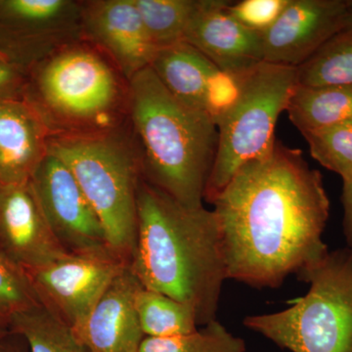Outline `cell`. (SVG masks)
I'll use <instances>...</instances> for the list:
<instances>
[{
	"label": "cell",
	"mask_w": 352,
	"mask_h": 352,
	"mask_svg": "<svg viewBox=\"0 0 352 352\" xmlns=\"http://www.w3.org/2000/svg\"><path fill=\"white\" fill-rule=\"evenodd\" d=\"M139 285L129 267L113 282L76 337L87 352H138L145 338L134 307Z\"/></svg>",
	"instance_id": "2e32d148"
},
{
	"label": "cell",
	"mask_w": 352,
	"mask_h": 352,
	"mask_svg": "<svg viewBox=\"0 0 352 352\" xmlns=\"http://www.w3.org/2000/svg\"><path fill=\"white\" fill-rule=\"evenodd\" d=\"M135 4L157 50L185 41L197 0H135Z\"/></svg>",
	"instance_id": "7402d4cb"
},
{
	"label": "cell",
	"mask_w": 352,
	"mask_h": 352,
	"mask_svg": "<svg viewBox=\"0 0 352 352\" xmlns=\"http://www.w3.org/2000/svg\"><path fill=\"white\" fill-rule=\"evenodd\" d=\"M0 338H1V327H0Z\"/></svg>",
	"instance_id": "4dcf8cb0"
},
{
	"label": "cell",
	"mask_w": 352,
	"mask_h": 352,
	"mask_svg": "<svg viewBox=\"0 0 352 352\" xmlns=\"http://www.w3.org/2000/svg\"><path fill=\"white\" fill-rule=\"evenodd\" d=\"M129 268L141 286L193 308L199 326L217 320L227 271L214 210L185 207L141 177Z\"/></svg>",
	"instance_id": "7a4b0ae2"
},
{
	"label": "cell",
	"mask_w": 352,
	"mask_h": 352,
	"mask_svg": "<svg viewBox=\"0 0 352 352\" xmlns=\"http://www.w3.org/2000/svg\"><path fill=\"white\" fill-rule=\"evenodd\" d=\"M129 129L141 177L185 207H204L219 141L207 113L177 100L148 67L131 80Z\"/></svg>",
	"instance_id": "3957f363"
},
{
	"label": "cell",
	"mask_w": 352,
	"mask_h": 352,
	"mask_svg": "<svg viewBox=\"0 0 352 352\" xmlns=\"http://www.w3.org/2000/svg\"><path fill=\"white\" fill-rule=\"evenodd\" d=\"M41 305L24 270L0 249V327L17 315Z\"/></svg>",
	"instance_id": "d4e9b609"
},
{
	"label": "cell",
	"mask_w": 352,
	"mask_h": 352,
	"mask_svg": "<svg viewBox=\"0 0 352 352\" xmlns=\"http://www.w3.org/2000/svg\"><path fill=\"white\" fill-rule=\"evenodd\" d=\"M150 68L177 100L205 112L208 78L219 68L203 53L187 41H182L157 50Z\"/></svg>",
	"instance_id": "e0dca14e"
},
{
	"label": "cell",
	"mask_w": 352,
	"mask_h": 352,
	"mask_svg": "<svg viewBox=\"0 0 352 352\" xmlns=\"http://www.w3.org/2000/svg\"><path fill=\"white\" fill-rule=\"evenodd\" d=\"M286 112L302 134L352 119V85H296Z\"/></svg>",
	"instance_id": "ac0fdd59"
},
{
	"label": "cell",
	"mask_w": 352,
	"mask_h": 352,
	"mask_svg": "<svg viewBox=\"0 0 352 352\" xmlns=\"http://www.w3.org/2000/svg\"><path fill=\"white\" fill-rule=\"evenodd\" d=\"M307 295L275 314L245 317L244 325L292 352H352V249L329 252L298 273Z\"/></svg>",
	"instance_id": "8992f818"
},
{
	"label": "cell",
	"mask_w": 352,
	"mask_h": 352,
	"mask_svg": "<svg viewBox=\"0 0 352 352\" xmlns=\"http://www.w3.org/2000/svg\"><path fill=\"white\" fill-rule=\"evenodd\" d=\"M31 182L48 226L65 251L82 254L111 250L98 215L59 157L48 152Z\"/></svg>",
	"instance_id": "30bf717a"
},
{
	"label": "cell",
	"mask_w": 352,
	"mask_h": 352,
	"mask_svg": "<svg viewBox=\"0 0 352 352\" xmlns=\"http://www.w3.org/2000/svg\"><path fill=\"white\" fill-rule=\"evenodd\" d=\"M48 152L68 166L98 215L109 247L129 265L141 173L129 124L105 133L50 138Z\"/></svg>",
	"instance_id": "5b68a950"
},
{
	"label": "cell",
	"mask_w": 352,
	"mask_h": 352,
	"mask_svg": "<svg viewBox=\"0 0 352 352\" xmlns=\"http://www.w3.org/2000/svg\"><path fill=\"white\" fill-rule=\"evenodd\" d=\"M138 352H245V344L214 320L186 335L145 337Z\"/></svg>",
	"instance_id": "603a6c76"
},
{
	"label": "cell",
	"mask_w": 352,
	"mask_h": 352,
	"mask_svg": "<svg viewBox=\"0 0 352 352\" xmlns=\"http://www.w3.org/2000/svg\"><path fill=\"white\" fill-rule=\"evenodd\" d=\"M241 82L239 100L217 126V154L204 195L210 204L242 166L272 151L278 118L296 85V68L261 62L241 75Z\"/></svg>",
	"instance_id": "52a82bcc"
},
{
	"label": "cell",
	"mask_w": 352,
	"mask_h": 352,
	"mask_svg": "<svg viewBox=\"0 0 352 352\" xmlns=\"http://www.w3.org/2000/svg\"><path fill=\"white\" fill-rule=\"evenodd\" d=\"M227 279L278 288L329 252L323 232L330 200L302 152L276 141L270 154L240 168L212 203Z\"/></svg>",
	"instance_id": "6da1fadb"
},
{
	"label": "cell",
	"mask_w": 352,
	"mask_h": 352,
	"mask_svg": "<svg viewBox=\"0 0 352 352\" xmlns=\"http://www.w3.org/2000/svg\"><path fill=\"white\" fill-rule=\"evenodd\" d=\"M50 132L24 98L0 101V185L31 182L47 156Z\"/></svg>",
	"instance_id": "9a60e30c"
},
{
	"label": "cell",
	"mask_w": 352,
	"mask_h": 352,
	"mask_svg": "<svg viewBox=\"0 0 352 352\" xmlns=\"http://www.w3.org/2000/svg\"><path fill=\"white\" fill-rule=\"evenodd\" d=\"M289 0H243L230 2L229 14L245 29L263 34L276 22Z\"/></svg>",
	"instance_id": "4316f807"
},
{
	"label": "cell",
	"mask_w": 352,
	"mask_h": 352,
	"mask_svg": "<svg viewBox=\"0 0 352 352\" xmlns=\"http://www.w3.org/2000/svg\"><path fill=\"white\" fill-rule=\"evenodd\" d=\"M24 99L51 138L105 133L129 124L131 80L82 38L29 69Z\"/></svg>",
	"instance_id": "277c9868"
},
{
	"label": "cell",
	"mask_w": 352,
	"mask_h": 352,
	"mask_svg": "<svg viewBox=\"0 0 352 352\" xmlns=\"http://www.w3.org/2000/svg\"><path fill=\"white\" fill-rule=\"evenodd\" d=\"M28 71L0 56V101L24 98Z\"/></svg>",
	"instance_id": "83f0119b"
},
{
	"label": "cell",
	"mask_w": 352,
	"mask_h": 352,
	"mask_svg": "<svg viewBox=\"0 0 352 352\" xmlns=\"http://www.w3.org/2000/svg\"><path fill=\"white\" fill-rule=\"evenodd\" d=\"M296 85H352V30H344L333 36L298 66Z\"/></svg>",
	"instance_id": "ffe728a7"
},
{
	"label": "cell",
	"mask_w": 352,
	"mask_h": 352,
	"mask_svg": "<svg viewBox=\"0 0 352 352\" xmlns=\"http://www.w3.org/2000/svg\"><path fill=\"white\" fill-rule=\"evenodd\" d=\"M223 0H197L185 32L191 44L219 69L243 75L263 62V36L245 29Z\"/></svg>",
	"instance_id": "5bb4252c"
},
{
	"label": "cell",
	"mask_w": 352,
	"mask_h": 352,
	"mask_svg": "<svg viewBox=\"0 0 352 352\" xmlns=\"http://www.w3.org/2000/svg\"><path fill=\"white\" fill-rule=\"evenodd\" d=\"M0 249L25 271L69 254L51 231L31 182L0 185Z\"/></svg>",
	"instance_id": "4fadbf2b"
},
{
	"label": "cell",
	"mask_w": 352,
	"mask_h": 352,
	"mask_svg": "<svg viewBox=\"0 0 352 352\" xmlns=\"http://www.w3.org/2000/svg\"><path fill=\"white\" fill-rule=\"evenodd\" d=\"M134 307L145 337H175L198 330L193 308L141 285L134 294Z\"/></svg>",
	"instance_id": "d6986e66"
},
{
	"label": "cell",
	"mask_w": 352,
	"mask_h": 352,
	"mask_svg": "<svg viewBox=\"0 0 352 352\" xmlns=\"http://www.w3.org/2000/svg\"><path fill=\"white\" fill-rule=\"evenodd\" d=\"M302 135L321 166L342 179L352 175V119Z\"/></svg>",
	"instance_id": "cb8c5ba5"
},
{
	"label": "cell",
	"mask_w": 352,
	"mask_h": 352,
	"mask_svg": "<svg viewBox=\"0 0 352 352\" xmlns=\"http://www.w3.org/2000/svg\"><path fill=\"white\" fill-rule=\"evenodd\" d=\"M351 10L352 0H289L261 34L263 61L298 68L344 29Z\"/></svg>",
	"instance_id": "8fae6325"
},
{
	"label": "cell",
	"mask_w": 352,
	"mask_h": 352,
	"mask_svg": "<svg viewBox=\"0 0 352 352\" xmlns=\"http://www.w3.org/2000/svg\"><path fill=\"white\" fill-rule=\"evenodd\" d=\"M342 203L344 206V235L346 238V247L352 249V175L342 179Z\"/></svg>",
	"instance_id": "f1b7e54d"
},
{
	"label": "cell",
	"mask_w": 352,
	"mask_h": 352,
	"mask_svg": "<svg viewBox=\"0 0 352 352\" xmlns=\"http://www.w3.org/2000/svg\"><path fill=\"white\" fill-rule=\"evenodd\" d=\"M129 263L115 252L67 254L25 271L39 302L80 335L97 303Z\"/></svg>",
	"instance_id": "ba28073f"
},
{
	"label": "cell",
	"mask_w": 352,
	"mask_h": 352,
	"mask_svg": "<svg viewBox=\"0 0 352 352\" xmlns=\"http://www.w3.org/2000/svg\"><path fill=\"white\" fill-rule=\"evenodd\" d=\"M241 91V75L217 69L210 76L206 87L204 109L215 126L236 105Z\"/></svg>",
	"instance_id": "484cf974"
},
{
	"label": "cell",
	"mask_w": 352,
	"mask_h": 352,
	"mask_svg": "<svg viewBox=\"0 0 352 352\" xmlns=\"http://www.w3.org/2000/svg\"><path fill=\"white\" fill-rule=\"evenodd\" d=\"M82 34L105 53L129 80L150 67L157 52L135 0H82Z\"/></svg>",
	"instance_id": "7c38bea8"
},
{
	"label": "cell",
	"mask_w": 352,
	"mask_h": 352,
	"mask_svg": "<svg viewBox=\"0 0 352 352\" xmlns=\"http://www.w3.org/2000/svg\"><path fill=\"white\" fill-rule=\"evenodd\" d=\"M344 30H352V10L349 13V17H347L346 25H344ZM342 30V31H344Z\"/></svg>",
	"instance_id": "f546056e"
},
{
	"label": "cell",
	"mask_w": 352,
	"mask_h": 352,
	"mask_svg": "<svg viewBox=\"0 0 352 352\" xmlns=\"http://www.w3.org/2000/svg\"><path fill=\"white\" fill-rule=\"evenodd\" d=\"M10 326L31 352H87L73 331L43 305L17 315Z\"/></svg>",
	"instance_id": "44dd1931"
},
{
	"label": "cell",
	"mask_w": 352,
	"mask_h": 352,
	"mask_svg": "<svg viewBox=\"0 0 352 352\" xmlns=\"http://www.w3.org/2000/svg\"><path fill=\"white\" fill-rule=\"evenodd\" d=\"M80 0H0V56L29 72L82 38Z\"/></svg>",
	"instance_id": "9c48e42d"
}]
</instances>
